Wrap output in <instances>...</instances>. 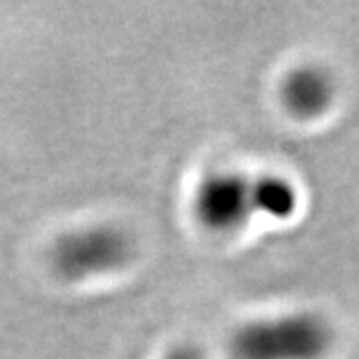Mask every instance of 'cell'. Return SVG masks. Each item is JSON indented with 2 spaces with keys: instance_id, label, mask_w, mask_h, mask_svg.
<instances>
[{
  "instance_id": "obj_1",
  "label": "cell",
  "mask_w": 359,
  "mask_h": 359,
  "mask_svg": "<svg viewBox=\"0 0 359 359\" xmlns=\"http://www.w3.org/2000/svg\"><path fill=\"white\" fill-rule=\"evenodd\" d=\"M330 347V325L308 311L250 321L230 341L233 359H323Z\"/></svg>"
},
{
  "instance_id": "obj_2",
  "label": "cell",
  "mask_w": 359,
  "mask_h": 359,
  "mask_svg": "<svg viewBox=\"0 0 359 359\" xmlns=\"http://www.w3.org/2000/svg\"><path fill=\"white\" fill-rule=\"evenodd\" d=\"M132 240L112 224H94L65 233L52 250V266L68 282L110 276L128 266Z\"/></svg>"
},
{
  "instance_id": "obj_3",
  "label": "cell",
  "mask_w": 359,
  "mask_h": 359,
  "mask_svg": "<svg viewBox=\"0 0 359 359\" xmlns=\"http://www.w3.org/2000/svg\"><path fill=\"white\" fill-rule=\"evenodd\" d=\"M194 216L205 230L231 233L244 228L256 214L254 180L240 172H210L194 194Z\"/></svg>"
},
{
  "instance_id": "obj_4",
  "label": "cell",
  "mask_w": 359,
  "mask_h": 359,
  "mask_svg": "<svg viewBox=\"0 0 359 359\" xmlns=\"http://www.w3.org/2000/svg\"><path fill=\"white\" fill-rule=\"evenodd\" d=\"M334 80L320 66H299L283 78L282 102L290 114L311 120L334 102Z\"/></svg>"
},
{
  "instance_id": "obj_5",
  "label": "cell",
  "mask_w": 359,
  "mask_h": 359,
  "mask_svg": "<svg viewBox=\"0 0 359 359\" xmlns=\"http://www.w3.org/2000/svg\"><path fill=\"white\" fill-rule=\"evenodd\" d=\"M299 196L290 180L280 176H262L254 180V208L266 218L290 219L297 212Z\"/></svg>"
},
{
  "instance_id": "obj_6",
  "label": "cell",
  "mask_w": 359,
  "mask_h": 359,
  "mask_svg": "<svg viewBox=\"0 0 359 359\" xmlns=\"http://www.w3.org/2000/svg\"><path fill=\"white\" fill-rule=\"evenodd\" d=\"M164 359H208V355H205L202 349H198V347L180 346L174 347Z\"/></svg>"
}]
</instances>
